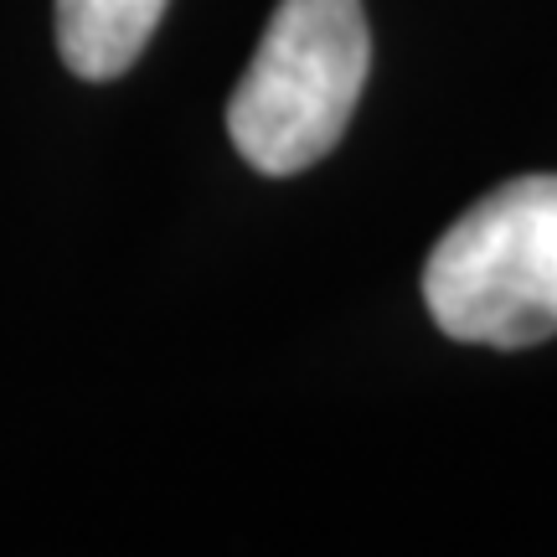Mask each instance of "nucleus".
Masks as SVG:
<instances>
[{"label": "nucleus", "instance_id": "2", "mask_svg": "<svg viewBox=\"0 0 557 557\" xmlns=\"http://www.w3.org/2000/svg\"><path fill=\"white\" fill-rule=\"evenodd\" d=\"M423 305L444 336L475 346L557 336V176H521L475 201L429 253Z\"/></svg>", "mask_w": 557, "mask_h": 557}, {"label": "nucleus", "instance_id": "3", "mask_svg": "<svg viewBox=\"0 0 557 557\" xmlns=\"http://www.w3.org/2000/svg\"><path fill=\"white\" fill-rule=\"evenodd\" d=\"M171 0H58V52L67 73L109 83L129 73Z\"/></svg>", "mask_w": 557, "mask_h": 557}, {"label": "nucleus", "instance_id": "1", "mask_svg": "<svg viewBox=\"0 0 557 557\" xmlns=\"http://www.w3.org/2000/svg\"><path fill=\"white\" fill-rule=\"evenodd\" d=\"M372 67L361 0H278L227 103V135L263 176L310 171L336 150Z\"/></svg>", "mask_w": 557, "mask_h": 557}]
</instances>
